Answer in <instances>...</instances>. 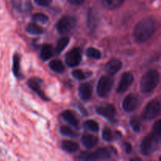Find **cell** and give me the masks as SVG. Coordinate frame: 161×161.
<instances>
[{
    "label": "cell",
    "instance_id": "cell-33",
    "mask_svg": "<svg viewBox=\"0 0 161 161\" xmlns=\"http://www.w3.org/2000/svg\"><path fill=\"white\" fill-rule=\"evenodd\" d=\"M70 4L74 5V6H80L83 3L84 0H67Z\"/></svg>",
    "mask_w": 161,
    "mask_h": 161
},
{
    "label": "cell",
    "instance_id": "cell-23",
    "mask_svg": "<svg viewBox=\"0 0 161 161\" xmlns=\"http://www.w3.org/2000/svg\"><path fill=\"white\" fill-rule=\"evenodd\" d=\"M26 30L28 33L32 35H39L42 34L43 32V29L40 26H39V25L35 23L29 24L28 27H27Z\"/></svg>",
    "mask_w": 161,
    "mask_h": 161
},
{
    "label": "cell",
    "instance_id": "cell-24",
    "mask_svg": "<svg viewBox=\"0 0 161 161\" xmlns=\"http://www.w3.org/2000/svg\"><path fill=\"white\" fill-rule=\"evenodd\" d=\"M153 135L157 138L159 142H161V119L157 120L153 126Z\"/></svg>",
    "mask_w": 161,
    "mask_h": 161
},
{
    "label": "cell",
    "instance_id": "cell-26",
    "mask_svg": "<svg viewBox=\"0 0 161 161\" xmlns=\"http://www.w3.org/2000/svg\"><path fill=\"white\" fill-rule=\"evenodd\" d=\"M85 127H87L90 130L94 132H97L99 130V125L96 121L92 120V119H89V120H86L84 123Z\"/></svg>",
    "mask_w": 161,
    "mask_h": 161
},
{
    "label": "cell",
    "instance_id": "cell-27",
    "mask_svg": "<svg viewBox=\"0 0 161 161\" xmlns=\"http://www.w3.org/2000/svg\"><path fill=\"white\" fill-rule=\"evenodd\" d=\"M102 138L105 141L111 142L113 139V134L108 127H105L102 130Z\"/></svg>",
    "mask_w": 161,
    "mask_h": 161
},
{
    "label": "cell",
    "instance_id": "cell-14",
    "mask_svg": "<svg viewBox=\"0 0 161 161\" xmlns=\"http://www.w3.org/2000/svg\"><path fill=\"white\" fill-rule=\"evenodd\" d=\"M79 94L82 100L88 101L92 97V87L89 83H83L79 88Z\"/></svg>",
    "mask_w": 161,
    "mask_h": 161
},
{
    "label": "cell",
    "instance_id": "cell-19",
    "mask_svg": "<svg viewBox=\"0 0 161 161\" xmlns=\"http://www.w3.org/2000/svg\"><path fill=\"white\" fill-rule=\"evenodd\" d=\"M69 42V38L67 36H64V37L61 38L57 42L56 47H55V53L57 54H59L61 53L63 50L65 49V47H67L68 44Z\"/></svg>",
    "mask_w": 161,
    "mask_h": 161
},
{
    "label": "cell",
    "instance_id": "cell-15",
    "mask_svg": "<svg viewBox=\"0 0 161 161\" xmlns=\"http://www.w3.org/2000/svg\"><path fill=\"white\" fill-rule=\"evenodd\" d=\"M82 144L86 149H92L98 143V138L92 135H83L81 138Z\"/></svg>",
    "mask_w": 161,
    "mask_h": 161
},
{
    "label": "cell",
    "instance_id": "cell-11",
    "mask_svg": "<svg viewBox=\"0 0 161 161\" xmlns=\"http://www.w3.org/2000/svg\"><path fill=\"white\" fill-rule=\"evenodd\" d=\"M41 84H42V80L38 78H31L28 81V85L32 91H34L39 97L43 100L47 101L48 97H47L45 94H44L43 91L41 88Z\"/></svg>",
    "mask_w": 161,
    "mask_h": 161
},
{
    "label": "cell",
    "instance_id": "cell-18",
    "mask_svg": "<svg viewBox=\"0 0 161 161\" xmlns=\"http://www.w3.org/2000/svg\"><path fill=\"white\" fill-rule=\"evenodd\" d=\"M53 54V47L51 45H49V44H45V45L42 47V50L40 52V58L42 61H47V60L50 59Z\"/></svg>",
    "mask_w": 161,
    "mask_h": 161
},
{
    "label": "cell",
    "instance_id": "cell-22",
    "mask_svg": "<svg viewBox=\"0 0 161 161\" xmlns=\"http://www.w3.org/2000/svg\"><path fill=\"white\" fill-rule=\"evenodd\" d=\"M20 56L18 54H15L14 56V61H13V72L15 76L20 77Z\"/></svg>",
    "mask_w": 161,
    "mask_h": 161
},
{
    "label": "cell",
    "instance_id": "cell-7",
    "mask_svg": "<svg viewBox=\"0 0 161 161\" xmlns=\"http://www.w3.org/2000/svg\"><path fill=\"white\" fill-rule=\"evenodd\" d=\"M113 86V80L112 77L104 75L101 77L97 86V92L100 97H103L108 95Z\"/></svg>",
    "mask_w": 161,
    "mask_h": 161
},
{
    "label": "cell",
    "instance_id": "cell-10",
    "mask_svg": "<svg viewBox=\"0 0 161 161\" xmlns=\"http://www.w3.org/2000/svg\"><path fill=\"white\" fill-rule=\"evenodd\" d=\"M138 104V98L135 94H130L124 98L123 102V108L127 113L133 112L137 108Z\"/></svg>",
    "mask_w": 161,
    "mask_h": 161
},
{
    "label": "cell",
    "instance_id": "cell-35",
    "mask_svg": "<svg viewBox=\"0 0 161 161\" xmlns=\"http://www.w3.org/2000/svg\"><path fill=\"white\" fill-rule=\"evenodd\" d=\"M160 161H161V157H160Z\"/></svg>",
    "mask_w": 161,
    "mask_h": 161
},
{
    "label": "cell",
    "instance_id": "cell-6",
    "mask_svg": "<svg viewBox=\"0 0 161 161\" xmlns=\"http://www.w3.org/2000/svg\"><path fill=\"white\" fill-rule=\"evenodd\" d=\"M76 25V20L71 16H64L58 20L56 25L57 30L60 34H66L72 31Z\"/></svg>",
    "mask_w": 161,
    "mask_h": 161
},
{
    "label": "cell",
    "instance_id": "cell-34",
    "mask_svg": "<svg viewBox=\"0 0 161 161\" xmlns=\"http://www.w3.org/2000/svg\"><path fill=\"white\" fill-rule=\"evenodd\" d=\"M124 150H125V152L127 153H130L132 151L131 145H130V143H128V142L124 143Z\"/></svg>",
    "mask_w": 161,
    "mask_h": 161
},
{
    "label": "cell",
    "instance_id": "cell-31",
    "mask_svg": "<svg viewBox=\"0 0 161 161\" xmlns=\"http://www.w3.org/2000/svg\"><path fill=\"white\" fill-rule=\"evenodd\" d=\"M72 75H73L74 78H75L78 80H83L86 77V74L82 70H80V69H75V70H74L72 72Z\"/></svg>",
    "mask_w": 161,
    "mask_h": 161
},
{
    "label": "cell",
    "instance_id": "cell-13",
    "mask_svg": "<svg viewBox=\"0 0 161 161\" xmlns=\"http://www.w3.org/2000/svg\"><path fill=\"white\" fill-rule=\"evenodd\" d=\"M122 68V62L119 60L113 59L108 61L105 65V70L110 75H114Z\"/></svg>",
    "mask_w": 161,
    "mask_h": 161
},
{
    "label": "cell",
    "instance_id": "cell-17",
    "mask_svg": "<svg viewBox=\"0 0 161 161\" xmlns=\"http://www.w3.org/2000/svg\"><path fill=\"white\" fill-rule=\"evenodd\" d=\"M61 147L65 152L70 153H75L80 149L78 143L72 141H63L62 144H61Z\"/></svg>",
    "mask_w": 161,
    "mask_h": 161
},
{
    "label": "cell",
    "instance_id": "cell-2",
    "mask_svg": "<svg viewBox=\"0 0 161 161\" xmlns=\"http://www.w3.org/2000/svg\"><path fill=\"white\" fill-rule=\"evenodd\" d=\"M160 80V74L157 70H150L146 72L141 80V91L143 93H149L157 87Z\"/></svg>",
    "mask_w": 161,
    "mask_h": 161
},
{
    "label": "cell",
    "instance_id": "cell-21",
    "mask_svg": "<svg viewBox=\"0 0 161 161\" xmlns=\"http://www.w3.org/2000/svg\"><path fill=\"white\" fill-rule=\"evenodd\" d=\"M105 7L110 9H114L119 7L123 4L124 0H102Z\"/></svg>",
    "mask_w": 161,
    "mask_h": 161
},
{
    "label": "cell",
    "instance_id": "cell-5",
    "mask_svg": "<svg viewBox=\"0 0 161 161\" xmlns=\"http://www.w3.org/2000/svg\"><path fill=\"white\" fill-rule=\"evenodd\" d=\"M160 103L157 100L149 102L142 112V118L145 120H152L157 117L160 112Z\"/></svg>",
    "mask_w": 161,
    "mask_h": 161
},
{
    "label": "cell",
    "instance_id": "cell-1",
    "mask_svg": "<svg viewBox=\"0 0 161 161\" xmlns=\"http://www.w3.org/2000/svg\"><path fill=\"white\" fill-rule=\"evenodd\" d=\"M157 21L153 17H146L142 20L134 30V38L138 43L149 40L157 31Z\"/></svg>",
    "mask_w": 161,
    "mask_h": 161
},
{
    "label": "cell",
    "instance_id": "cell-29",
    "mask_svg": "<svg viewBox=\"0 0 161 161\" xmlns=\"http://www.w3.org/2000/svg\"><path fill=\"white\" fill-rule=\"evenodd\" d=\"M33 19H34L35 20H36V21L41 22V23H43V24L47 23L49 20L48 17H47L46 14H42V13H37V14H35L34 15H33Z\"/></svg>",
    "mask_w": 161,
    "mask_h": 161
},
{
    "label": "cell",
    "instance_id": "cell-4",
    "mask_svg": "<svg viewBox=\"0 0 161 161\" xmlns=\"http://www.w3.org/2000/svg\"><path fill=\"white\" fill-rule=\"evenodd\" d=\"M159 141L157 138L154 136L153 135L150 134V135H147L144 139L142 140V142L141 144V153L142 155L144 156H149L155 152L156 149L157 147Z\"/></svg>",
    "mask_w": 161,
    "mask_h": 161
},
{
    "label": "cell",
    "instance_id": "cell-28",
    "mask_svg": "<svg viewBox=\"0 0 161 161\" xmlns=\"http://www.w3.org/2000/svg\"><path fill=\"white\" fill-rule=\"evenodd\" d=\"M60 131L62 135H65V136L69 137H75L76 136V134L75 133V131H73V130L70 128L68 126H62L60 128Z\"/></svg>",
    "mask_w": 161,
    "mask_h": 161
},
{
    "label": "cell",
    "instance_id": "cell-25",
    "mask_svg": "<svg viewBox=\"0 0 161 161\" xmlns=\"http://www.w3.org/2000/svg\"><path fill=\"white\" fill-rule=\"evenodd\" d=\"M86 56L91 58H94V59H99V58H101L102 54L97 49L94 48V47H90L86 50Z\"/></svg>",
    "mask_w": 161,
    "mask_h": 161
},
{
    "label": "cell",
    "instance_id": "cell-3",
    "mask_svg": "<svg viewBox=\"0 0 161 161\" xmlns=\"http://www.w3.org/2000/svg\"><path fill=\"white\" fill-rule=\"evenodd\" d=\"M111 152L106 148H100L94 152H83L79 156L78 159L81 160H105L111 157Z\"/></svg>",
    "mask_w": 161,
    "mask_h": 161
},
{
    "label": "cell",
    "instance_id": "cell-8",
    "mask_svg": "<svg viewBox=\"0 0 161 161\" xmlns=\"http://www.w3.org/2000/svg\"><path fill=\"white\" fill-rule=\"evenodd\" d=\"M81 58V50L79 48H74L66 54L65 62L69 67H75L80 63Z\"/></svg>",
    "mask_w": 161,
    "mask_h": 161
},
{
    "label": "cell",
    "instance_id": "cell-30",
    "mask_svg": "<svg viewBox=\"0 0 161 161\" xmlns=\"http://www.w3.org/2000/svg\"><path fill=\"white\" fill-rule=\"evenodd\" d=\"M130 124L134 131L137 132V133L140 132V130H141V124H140L139 120L138 119H136V118H132L130 121Z\"/></svg>",
    "mask_w": 161,
    "mask_h": 161
},
{
    "label": "cell",
    "instance_id": "cell-16",
    "mask_svg": "<svg viewBox=\"0 0 161 161\" xmlns=\"http://www.w3.org/2000/svg\"><path fill=\"white\" fill-rule=\"evenodd\" d=\"M62 118L66 121L67 123H69L71 125L74 126V127H77L79 125V120L76 117H75V115L73 114L72 111L70 110H65L62 113Z\"/></svg>",
    "mask_w": 161,
    "mask_h": 161
},
{
    "label": "cell",
    "instance_id": "cell-32",
    "mask_svg": "<svg viewBox=\"0 0 161 161\" xmlns=\"http://www.w3.org/2000/svg\"><path fill=\"white\" fill-rule=\"evenodd\" d=\"M35 2L40 6H48L51 3L52 0H35Z\"/></svg>",
    "mask_w": 161,
    "mask_h": 161
},
{
    "label": "cell",
    "instance_id": "cell-20",
    "mask_svg": "<svg viewBox=\"0 0 161 161\" xmlns=\"http://www.w3.org/2000/svg\"><path fill=\"white\" fill-rule=\"evenodd\" d=\"M50 69L55 72L58 73H62L64 71V66L60 60H53L49 64Z\"/></svg>",
    "mask_w": 161,
    "mask_h": 161
},
{
    "label": "cell",
    "instance_id": "cell-12",
    "mask_svg": "<svg viewBox=\"0 0 161 161\" xmlns=\"http://www.w3.org/2000/svg\"><path fill=\"white\" fill-rule=\"evenodd\" d=\"M97 113L109 120H114L116 116V108L113 105H107L97 108Z\"/></svg>",
    "mask_w": 161,
    "mask_h": 161
},
{
    "label": "cell",
    "instance_id": "cell-9",
    "mask_svg": "<svg viewBox=\"0 0 161 161\" xmlns=\"http://www.w3.org/2000/svg\"><path fill=\"white\" fill-rule=\"evenodd\" d=\"M133 81L134 76L133 75H132V73L127 72L123 74L122 76H121L119 85H118L117 92L120 93V94L125 92V91L130 87V85L133 83Z\"/></svg>",
    "mask_w": 161,
    "mask_h": 161
}]
</instances>
